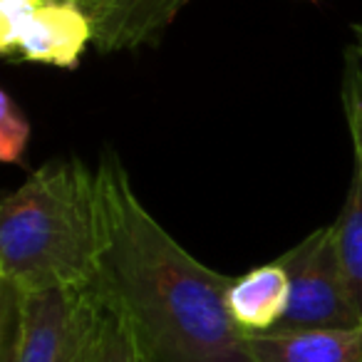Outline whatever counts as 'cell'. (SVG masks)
Instances as JSON below:
<instances>
[{"label": "cell", "mask_w": 362, "mask_h": 362, "mask_svg": "<svg viewBox=\"0 0 362 362\" xmlns=\"http://www.w3.org/2000/svg\"><path fill=\"white\" fill-rule=\"evenodd\" d=\"M95 362H136L134 345H132L124 325L110 310L105 313V330H102L100 350H97Z\"/></svg>", "instance_id": "cell-11"}, {"label": "cell", "mask_w": 362, "mask_h": 362, "mask_svg": "<svg viewBox=\"0 0 362 362\" xmlns=\"http://www.w3.org/2000/svg\"><path fill=\"white\" fill-rule=\"evenodd\" d=\"M342 105H345L352 151H355V176L362 184V72L355 67V60L347 62L345 82H342Z\"/></svg>", "instance_id": "cell-10"}, {"label": "cell", "mask_w": 362, "mask_h": 362, "mask_svg": "<svg viewBox=\"0 0 362 362\" xmlns=\"http://www.w3.org/2000/svg\"><path fill=\"white\" fill-rule=\"evenodd\" d=\"M95 176L102 251L92 288L124 325L136 362H253L228 313L233 278L204 266L151 216L115 154Z\"/></svg>", "instance_id": "cell-1"}, {"label": "cell", "mask_w": 362, "mask_h": 362, "mask_svg": "<svg viewBox=\"0 0 362 362\" xmlns=\"http://www.w3.org/2000/svg\"><path fill=\"white\" fill-rule=\"evenodd\" d=\"M100 251L97 176L82 161H50L0 204V288L92 286Z\"/></svg>", "instance_id": "cell-2"}, {"label": "cell", "mask_w": 362, "mask_h": 362, "mask_svg": "<svg viewBox=\"0 0 362 362\" xmlns=\"http://www.w3.org/2000/svg\"><path fill=\"white\" fill-rule=\"evenodd\" d=\"M291 300V281L278 261L233 278L228 288V313L246 335L271 332L281 325Z\"/></svg>", "instance_id": "cell-7"}, {"label": "cell", "mask_w": 362, "mask_h": 362, "mask_svg": "<svg viewBox=\"0 0 362 362\" xmlns=\"http://www.w3.org/2000/svg\"><path fill=\"white\" fill-rule=\"evenodd\" d=\"M30 141V124L11 92H0V159L6 164H21Z\"/></svg>", "instance_id": "cell-9"}, {"label": "cell", "mask_w": 362, "mask_h": 362, "mask_svg": "<svg viewBox=\"0 0 362 362\" xmlns=\"http://www.w3.org/2000/svg\"><path fill=\"white\" fill-rule=\"evenodd\" d=\"M92 42L77 0H0V52L8 60L75 70Z\"/></svg>", "instance_id": "cell-5"}, {"label": "cell", "mask_w": 362, "mask_h": 362, "mask_svg": "<svg viewBox=\"0 0 362 362\" xmlns=\"http://www.w3.org/2000/svg\"><path fill=\"white\" fill-rule=\"evenodd\" d=\"M105 313L92 286L18 293V322L3 362H95Z\"/></svg>", "instance_id": "cell-3"}, {"label": "cell", "mask_w": 362, "mask_h": 362, "mask_svg": "<svg viewBox=\"0 0 362 362\" xmlns=\"http://www.w3.org/2000/svg\"><path fill=\"white\" fill-rule=\"evenodd\" d=\"M352 33H355V50H357V57L362 62V25H352Z\"/></svg>", "instance_id": "cell-12"}, {"label": "cell", "mask_w": 362, "mask_h": 362, "mask_svg": "<svg viewBox=\"0 0 362 362\" xmlns=\"http://www.w3.org/2000/svg\"><path fill=\"white\" fill-rule=\"evenodd\" d=\"M291 281V300L276 330L362 325L347 296L332 226H322L276 258Z\"/></svg>", "instance_id": "cell-4"}, {"label": "cell", "mask_w": 362, "mask_h": 362, "mask_svg": "<svg viewBox=\"0 0 362 362\" xmlns=\"http://www.w3.org/2000/svg\"><path fill=\"white\" fill-rule=\"evenodd\" d=\"M253 362H362V325L248 335Z\"/></svg>", "instance_id": "cell-6"}, {"label": "cell", "mask_w": 362, "mask_h": 362, "mask_svg": "<svg viewBox=\"0 0 362 362\" xmlns=\"http://www.w3.org/2000/svg\"><path fill=\"white\" fill-rule=\"evenodd\" d=\"M330 226L335 233L337 261L345 278L347 296L362 322V184L357 176H352L345 204Z\"/></svg>", "instance_id": "cell-8"}]
</instances>
